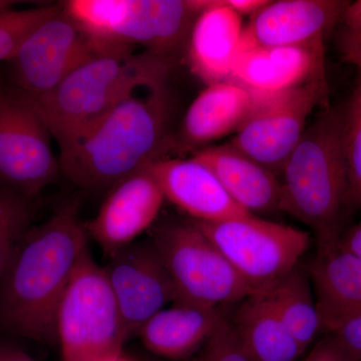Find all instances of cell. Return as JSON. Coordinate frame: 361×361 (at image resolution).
Returning <instances> with one entry per match:
<instances>
[{"label":"cell","mask_w":361,"mask_h":361,"mask_svg":"<svg viewBox=\"0 0 361 361\" xmlns=\"http://www.w3.org/2000/svg\"><path fill=\"white\" fill-rule=\"evenodd\" d=\"M66 13H58L35 28L9 63L13 87L33 102L54 92L71 73L103 52Z\"/></svg>","instance_id":"cell-11"},{"label":"cell","mask_w":361,"mask_h":361,"mask_svg":"<svg viewBox=\"0 0 361 361\" xmlns=\"http://www.w3.org/2000/svg\"><path fill=\"white\" fill-rule=\"evenodd\" d=\"M32 199L0 183V281L20 242L32 229Z\"/></svg>","instance_id":"cell-24"},{"label":"cell","mask_w":361,"mask_h":361,"mask_svg":"<svg viewBox=\"0 0 361 361\" xmlns=\"http://www.w3.org/2000/svg\"><path fill=\"white\" fill-rule=\"evenodd\" d=\"M326 80L325 42L297 47H240L228 82L275 94Z\"/></svg>","instance_id":"cell-15"},{"label":"cell","mask_w":361,"mask_h":361,"mask_svg":"<svg viewBox=\"0 0 361 361\" xmlns=\"http://www.w3.org/2000/svg\"><path fill=\"white\" fill-rule=\"evenodd\" d=\"M255 94L253 110L227 144L280 178L308 116L314 109L329 106V84L316 80L285 92Z\"/></svg>","instance_id":"cell-9"},{"label":"cell","mask_w":361,"mask_h":361,"mask_svg":"<svg viewBox=\"0 0 361 361\" xmlns=\"http://www.w3.org/2000/svg\"><path fill=\"white\" fill-rule=\"evenodd\" d=\"M301 361H355L337 343L331 334L322 336Z\"/></svg>","instance_id":"cell-29"},{"label":"cell","mask_w":361,"mask_h":361,"mask_svg":"<svg viewBox=\"0 0 361 361\" xmlns=\"http://www.w3.org/2000/svg\"><path fill=\"white\" fill-rule=\"evenodd\" d=\"M0 361H35L20 349L0 346Z\"/></svg>","instance_id":"cell-34"},{"label":"cell","mask_w":361,"mask_h":361,"mask_svg":"<svg viewBox=\"0 0 361 361\" xmlns=\"http://www.w3.org/2000/svg\"><path fill=\"white\" fill-rule=\"evenodd\" d=\"M244 26L242 16L222 0H207L187 42L190 70L207 85L228 82L238 56Z\"/></svg>","instance_id":"cell-18"},{"label":"cell","mask_w":361,"mask_h":361,"mask_svg":"<svg viewBox=\"0 0 361 361\" xmlns=\"http://www.w3.org/2000/svg\"><path fill=\"white\" fill-rule=\"evenodd\" d=\"M280 177V212L308 226L318 244L338 241L355 209L344 149L342 106L323 108L306 127Z\"/></svg>","instance_id":"cell-3"},{"label":"cell","mask_w":361,"mask_h":361,"mask_svg":"<svg viewBox=\"0 0 361 361\" xmlns=\"http://www.w3.org/2000/svg\"><path fill=\"white\" fill-rule=\"evenodd\" d=\"M337 45L342 61L361 71V32L343 27Z\"/></svg>","instance_id":"cell-30"},{"label":"cell","mask_w":361,"mask_h":361,"mask_svg":"<svg viewBox=\"0 0 361 361\" xmlns=\"http://www.w3.org/2000/svg\"><path fill=\"white\" fill-rule=\"evenodd\" d=\"M61 4L0 13V61H11L35 28L58 13Z\"/></svg>","instance_id":"cell-25"},{"label":"cell","mask_w":361,"mask_h":361,"mask_svg":"<svg viewBox=\"0 0 361 361\" xmlns=\"http://www.w3.org/2000/svg\"><path fill=\"white\" fill-rule=\"evenodd\" d=\"M193 222L254 293L267 290L298 267L311 243L308 232L254 215Z\"/></svg>","instance_id":"cell-8"},{"label":"cell","mask_w":361,"mask_h":361,"mask_svg":"<svg viewBox=\"0 0 361 361\" xmlns=\"http://www.w3.org/2000/svg\"><path fill=\"white\" fill-rule=\"evenodd\" d=\"M327 334L355 361H361V313L349 316Z\"/></svg>","instance_id":"cell-28"},{"label":"cell","mask_w":361,"mask_h":361,"mask_svg":"<svg viewBox=\"0 0 361 361\" xmlns=\"http://www.w3.org/2000/svg\"><path fill=\"white\" fill-rule=\"evenodd\" d=\"M193 158L212 171L230 198L247 213L279 211L280 178L257 161L228 144L199 149Z\"/></svg>","instance_id":"cell-20"},{"label":"cell","mask_w":361,"mask_h":361,"mask_svg":"<svg viewBox=\"0 0 361 361\" xmlns=\"http://www.w3.org/2000/svg\"><path fill=\"white\" fill-rule=\"evenodd\" d=\"M197 361H253L240 341L229 316L218 325L201 348Z\"/></svg>","instance_id":"cell-27"},{"label":"cell","mask_w":361,"mask_h":361,"mask_svg":"<svg viewBox=\"0 0 361 361\" xmlns=\"http://www.w3.org/2000/svg\"><path fill=\"white\" fill-rule=\"evenodd\" d=\"M349 1L279 0L269 1L244 26L240 47H297L325 42L341 21Z\"/></svg>","instance_id":"cell-14"},{"label":"cell","mask_w":361,"mask_h":361,"mask_svg":"<svg viewBox=\"0 0 361 361\" xmlns=\"http://www.w3.org/2000/svg\"><path fill=\"white\" fill-rule=\"evenodd\" d=\"M343 109V142L348 161L351 202L361 207V71Z\"/></svg>","instance_id":"cell-26"},{"label":"cell","mask_w":361,"mask_h":361,"mask_svg":"<svg viewBox=\"0 0 361 361\" xmlns=\"http://www.w3.org/2000/svg\"><path fill=\"white\" fill-rule=\"evenodd\" d=\"M52 135L37 104L18 90H0V179L28 198L61 175Z\"/></svg>","instance_id":"cell-10"},{"label":"cell","mask_w":361,"mask_h":361,"mask_svg":"<svg viewBox=\"0 0 361 361\" xmlns=\"http://www.w3.org/2000/svg\"><path fill=\"white\" fill-rule=\"evenodd\" d=\"M99 361H132V360H130L129 358L126 357V356H123L122 355V353H120V355L109 356V357L104 358V360H101Z\"/></svg>","instance_id":"cell-36"},{"label":"cell","mask_w":361,"mask_h":361,"mask_svg":"<svg viewBox=\"0 0 361 361\" xmlns=\"http://www.w3.org/2000/svg\"><path fill=\"white\" fill-rule=\"evenodd\" d=\"M170 201L197 222L215 223L251 215L230 198L210 169L192 157L164 158L148 167Z\"/></svg>","instance_id":"cell-16"},{"label":"cell","mask_w":361,"mask_h":361,"mask_svg":"<svg viewBox=\"0 0 361 361\" xmlns=\"http://www.w3.org/2000/svg\"><path fill=\"white\" fill-rule=\"evenodd\" d=\"M164 201L156 180L144 169L111 188L96 217L85 224L87 234L110 256L153 225Z\"/></svg>","instance_id":"cell-13"},{"label":"cell","mask_w":361,"mask_h":361,"mask_svg":"<svg viewBox=\"0 0 361 361\" xmlns=\"http://www.w3.org/2000/svg\"><path fill=\"white\" fill-rule=\"evenodd\" d=\"M104 270L122 314L128 338L176 301L165 266L149 240L134 242L109 256Z\"/></svg>","instance_id":"cell-12"},{"label":"cell","mask_w":361,"mask_h":361,"mask_svg":"<svg viewBox=\"0 0 361 361\" xmlns=\"http://www.w3.org/2000/svg\"><path fill=\"white\" fill-rule=\"evenodd\" d=\"M63 4L104 49L140 45L145 51L175 59L207 0H70Z\"/></svg>","instance_id":"cell-5"},{"label":"cell","mask_w":361,"mask_h":361,"mask_svg":"<svg viewBox=\"0 0 361 361\" xmlns=\"http://www.w3.org/2000/svg\"><path fill=\"white\" fill-rule=\"evenodd\" d=\"M229 317L253 361H298L306 353L262 294L246 297Z\"/></svg>","instance_id":"cell-22"},{"label":"cell","mask_w":361,"mask_h":361,"mask_svg":"<svg viewBox=\"0 0 361 361\" xmlns=\"http://www.w3.org/2000/svg\"><path fill=\"white\" fill-rule=\"evenodd\" d=\"M226 310H213L174 302L154 315L140 331L145 348L171 360H186L203 348L227 316Z\"/></svg>","instance_id":"cell-21"},{"label":"cell","mask_w":361,"mask_h":361,"mask_svg":"<svg viewBox=\"0 0 361 361\" xmlns=\"http://www.w3.org/2000/svg\"><path fill=\"white\" fill-rule=\"evenodd\" d=\"M77 201L27 232L0 281V327L40 343L58 341L56 314L87 247Z\"/></svg>","instance_id":"cell-1"},{"label":"cell","mask_w":361,"mask_h":361,"mask_svg":"<svg viewBox=\"0 0 361 361\" xmlns=\"http://www.w3.org/2000/svg\"><path fill=\"white\" fill-rule=\"evenodd\" d=\"M338 243L342 248L361 259V219L348 231L343 232L341 239L338 240Z\"/></svg>","instance_id":"cell-32"},{"label":"cell","mask_w":361,"mask_h":361,"mask_svg":"<svg viewBox=\"0 0 361 361\" xmlns=\"http://www.w3.org/2000/svg\"><path fill=\"white\" fill-rule=\"evenodd\" d=\"M306 351L326 334L310 273L300 265L267 290L258 292Z\"/></svg>","instance_id":"cell-23"},{"label":"cell","mask_w":361,"mask_h":361,"mask_svg":"<svg viewBox=\"0 0 361 361\" xmlns=\"http://www.w3.org/2000/svg\"><path fill=\"white\" fill-rule=\"evenodd\" d=\"M223 4L240 16H254L268 4V0H222Z\"/></svg>","instance_id":"cell-31"},{"label":"cell","mask_w":361,"mask_h":361,"mask_svg":"<svg viewBox=\"0 0 361 361\" xmlns=\"http://www.w3.org/2000/svg\"><path fill=\"white\" fill-rule=\"evenodd\" d=\"M341 23H343L344 28L361 32V0L348 2V6L344 9Z\"/></svg>","instance_id":"cell-33"},{"label":"cell","mask_w":361,"mask_h":361,"mask_svg":"<svg viewBox=\"0 0 361 361\" xmlns=\"http://www.w3.org/2000/svg\"><path fill=\"white\" fill-rule=\"evenodd\" d=\"M168 80L144 85L59 151L61 174L85 190L111 189L175 149Z\"/></svg>","instance_id":"cell-2"},{"label":"cell","mask_w":361,"mask_h":361,"mask_svg":"<svg viewBox=\"0 0 361 361\" xmlns=\"http://www.w3.org/2000/svg\"><path fill=\"white\" fill-rule=\"evenodd\" d=\"M255 103V92L234 82L207 85L188 109L175 137V149L199 151L210 142L235 134Z\"/></svg>","instance_id":"cell-17"},{"label":"cell","mask_w":361,"mask_h":361,"mask_svg":"<svg viewBox=\"0 0 361 361\" xmlns=\"http://www.w3.org/2000/svg\"><path fill=\"white\" fill-rule=\"evenodd\" d=\"M174 63L149 51L134 54L133 49L103 52L33 103L63 151L135 90L168 80Z\"/></svg>","instance_id":"cell-4"},{"label":"cell","mask_w":361,"mask_h":361,"mask_svg":"<svg viewBox=\"0 0 361 361\" xmlns=\"http://www.w3.org/2000/svg\"><path fill=\"white\" fill-rule=\"evenodd\" d=\"M14 4L16 2L9 1V0H0V13L13 8Z\"/></svg>","instance_id":"cell-35"},{"label":"cell","mask_w":361,"mask_h":361,"mask_svg":"<svg viewBox=\"0 0 361 361\" xmlns=\"http://www.w3.org/2000/svg\"><path fill=\"white\" fill-rule=\"evenodd\" d=\"M149 241L174 286L175 302L226 310L254 293L193 221L159 226Z\"/></svg>","instance_id":"cell-7"},{"label":"cell","mask_w":361,"mask_h":361,"mask_svg":"<svg viewBox=\"0 0 361 361\" xmlns=\"http://www.w3.org/2000/svg\"><path fill=\"white\" fill-rule=\"evenodd\" d=\"M63 361H99L122 353L128 341L122 314L104 267L85 249L56 314Z\"/></svg>","instance_id":"cell-6"},{"label":"cell","mask_w":361,"mask_h":361,"mask_svg":"<svg viewBox=\"0 0 361 361\" xmlns=\"http://www.w3.org/2000/svg\"><path fill=\"white\" fill-rule=\"evenodd\" d=\"M325 332L361 313V259L338 241L318 244L307 268Z\"/></svg>","instance_id":"cell-19"}]
</instances>
